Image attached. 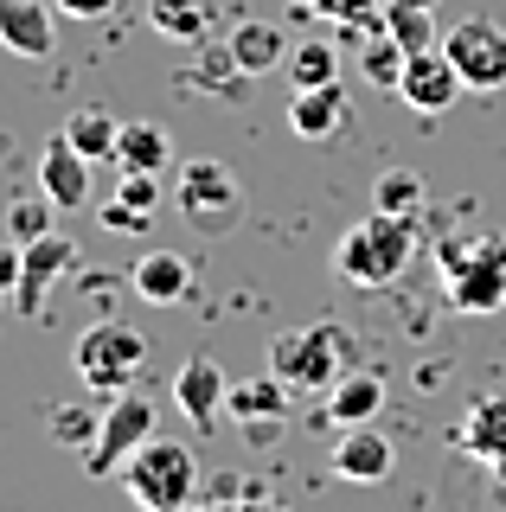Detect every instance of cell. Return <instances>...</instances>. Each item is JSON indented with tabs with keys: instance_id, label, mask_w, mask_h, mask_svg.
<instances>
[{
	"instance_id": "cell-1",
	"label": "cell",
	"mask_w": 506,
	"mask_h": 512,
	"mask_svg": "<svg viewBox=\"0 0 506 512\" xmlns=\"http://www.w3.org/2000/svg\"><path fill=\"white\" fill-rule=\"evenodd\" d=\"M410 256H417V218L366 212L334 244V276L353 282V288H385V282H398L410 269Z\"/></svg>"
},
{
	"instance_id": "cell-2",
	"label": "cell",
	"mask_w": 506,
	"mask_h": 512,
	"mask_svg": "<svg viewBox=\"0 0 506 512\" xmlns=\"http://www.w3.org/2000/svg\"><path fill=\"white\" fill-rule=\"evenodd\" d=\"M353 333L340 320H314V327L276 333L270 340V372L289 384V391H334V384L353 372Z\"/></svg>"
},
{
	"instance_id": "cell-3",
	"label": "cell",
	"mask_w": 506,
	"mask_h": 512,
	"mask_svg": "<svg viewBox=\"0 0 506 512\" xmlns=\"http://www.w3.org/2000/svg\"><path fill=\"white\" fill-rule=\"evenodd\" d=\"M116 480L141 512H180V506H193V493H199V455L186 442L154 436L148 448H135V455L122 461Z\"/></svg>"
},
{
	"instance_id": "cell-4",
	"label": "cell",
	"mask_w": 506,
	"mask_h": 512,
	"mask_svg": "<svg viewBox=\"0 0 506 512\" xmlns=\"http://www.w3.org/2000/svg\"><path fill=\"white\" fill-rule=\"evenodd\" d=\"M71 365H77V378H84L97 397L135 391L141 365H148V340H141V333L129 327V320L103 314L97 327H84V333H77V346H71Z\"/></svg>"
},
{
	"instance_id": "cell-5",
	"label": "cell",
	"mask_w": 506,
	"mask_h": 512,
	"mask_svg": "<svg viewBox=\"0 0 506 512\" xmlns=\"http://www.w3.org/2000/svg\"><path fill=\"white\" fill-rule=\"evenodd\" d=\"M436 256H442V288L462 314H494L506 301V237H455Z\"/></svg>"
},
{
	"instance_id": "cell-6",
	"label": "cell",
	"mask_w": 506,
	"mask_h": 512,
	"mask_svg": "<svg viewBox=\"0 0 506 512\" xmlns=\"http://www.w3.org/2000/svg\"><path fill=\"white\" fill-rule=\"evenodd\" d=\"M173 199H180V218L193 224V231L205 237H225L237 212H244V186H237V173L225 167V160H186L180 180H173Z\"/></svg>"
},
{
	"instance_id": "cell-7",
	"label": "cell",
	"mask_w": 506,
	"mask_h": 512,
	"mask_svg": "<svg viewBox=\"0 0 506 512\" xmlns=\"http://www.w3.org/2000/svg\"><path fill=\"white\" fill-rule=\"evenodd\" d=\"M148 442H154V404L141 391H116L103 404V423H97V442H90L84 468L97 480H116L122 461H129L135 448H148Z\"/></svg>"
},
{
	"instance_id": "cell-8",
	"label": "cell",
	"mask_w": 506,
	"mask_h": 512,
	"mask_svg": "<svg viewBox=\"0 0 506 512\" xmlns=\"http://www.w3.org/2000/svg\"><path fill=\"white\" fill-rule=\"evenodd\" d=\"M442 52L462 71L468 90H506V26H494L487 13H468L442 32Z\"/></svg>"
},
{
	"instance_id": "cell-9",
	"label": "cell",
	"mask_w": 506,
	"mask_h": 512,
	"mask_svg": "<svg viewBox=\"0 0 506 512\" xmlns=\"http://www.w3.org/2000/svg\"><path fill=\"white\" fill-rule=\"evenodd\" d=\"M462 71L449 64V52L442 45H430V52H410V64H404V84H398V96L417 116H449L455 103H462Z\"/></svg>"
},
{
	"instance_id": "cell-10",
	"label": "cell",
	"mask_w": 506,
	"mask_h": 512,
	"mask_svg": "<svg viewBox=\"0 0 506 512\" xmlns=\"http://www.w3.org/2000/svg\"><path fill=\"white\" fill-rule=\"evenodd\" d=\"M173 404H180V416L193 429H218V416H225V397H231V384H225V372H218V359L212 352H193V359L173 372Z\"/></svg>"
},
{
	"instance_id": "cell-11",
	"label": "cell",
	"mask_w": 506,
	"mask_h": 512,
	"mask_svg": "<svg viewBox=\"0 0 506 512\" xmlns=\"http://www.w3.org/2000/svg\"><path fill=\"white\" fill-rule=\"evenodd\" d=\"M26 250V269H20V288H13V308L20 314H45V295H52L58 276L77 269V244L71 237H39V244H20Z\"/></svg>"
},
{
	"instance_id": "cell-12",
	"label": "cell",
	"mask_w": 506,
	"mask_h": 512,
	"mask_svg": "<svg viewBox=\"0 0 506 512\" xmlns=\"http://www.w3.org/2000/svg\"><path fill=\"white\" fill-rule=\"evenodd\" d=\"M289 384H282L276 372H263V378H244V384H231V397H225V410H231V423H244L250 429V442H270L276 429H282V416H289Z\"/></svg>"
},
{
	"instance_id": "cell-13",
	"label": "cell",
	"mask_w": 506,
	"mask_h": 512,
	"mask_svg": "<svg viewBox=\"0 0 506 512\" xmlns=\"http://www.w3.org/2000/svg\"><path fill=\"white\" fill-rule=\"evenodd\" d=\"M52 0H0V45L13 58H52L58 52V20Z\"/></svg>"
},
{
	"instance_id": "cell-14",
	"label": "cell",
	"mask_w": 506,
	"mask_h": 512,
	"mask_svg": "<svg viewBox=\"0 0 506 512\" xmlns=\"http://www.w3.org/2000/svg\"><path fill=\"white\" fill-rule=\"evenodd\" d=\"M39 192L58 205V212L90 205V160L65 141V128H58V135L45 141V154H39Z\"/></svg>"
},
{
	"instance_id": "cell-15",
	"label": "cell",
	"mask_w": 506,
	"mask_h": 512,
	"mask_svg": "<svg viewBox=\"0 0 506 512\" xmlns=\"http://www.w3.org/2000/svg\"><path fill=\"white\" fill-rule=\"evenodd\" d=\"M391 468H398V448H391V436H378L372 423L346 429L334 442V474L353 480V487H378V480H391Z\"/></svg>"
},
{
	"instance_id": "cell-16",
	"label": "cell",
	"mask_w": 506,
	"mask_h": 512,
	"mask_svg": "<svg viewBox=\"0 0 506 512\" xmlns=\"http://www.w3.org/2000/svg\"><path fill=\"white\" fill-rule=\"evenodd\" d=\"M129 288L154 308H173L180 295H193V263L180 250H141L135 269H129Z\"/></svg>"
},
{
	"instance_id": "cell-17",
	"label": "cell",
	"mask_w": 506,
	"mask_h": 512,
	"mask_svg": "<svg viewBox=\"0 0 506 512\" xmlns=\"http://www.w3.org/2000/svg\"><path fill=\"white\" fill-rule=\"evenodd\" d=\"M180 84L186 90H199V96H218V103H231V96H244L250 84V71L231 58V45L218 39V45H193V58H186V71H180Z\"/></svg>"
},
{
	"instance_id": "cell-18",
	"label": "cell",
	"mask_w": 506,
	"mask_h": 512,
	"mask_svg": "<svg viewBox=\"0 0 506 512\" xmlns=\"http://www.w3.org/2000/svg\"><path fill=\"white\" fill-rule=\"evenodd\" d=\"M225 45H231V58L244 64L250 77H270V71H282L289 64V32H282L276 20H237L231 32H225Z\"/></svg>"
},
{
	"instance_id": "cell-19",
	"label": "cell",
	"mask_w": 506,
	"mask_h": 512,
	"mask_svg": "<svg viewBox=\"0 0 506 512\" xmlns=\"http://www.w3.org/2000/svg\"><path fill=\"white\" fill-rule=\"evenodd\" d=\"M289 128H295L302 141H327V135H340V128H346V90H340V84L295 90V103H289Z\"/></svg>"
},
{
	"instance_id": "cell-20",
	"label": "cell",
	"mask_w": 506,
	"mask_h": 512,
	"mask_svg": "<svg viewBox=\"0 0 506 512\" xmlns=\"http://www.w3.org/2000/svg\"><path fill=\"white\" fill-rule=\"evenodd\" d=\"M378 410H385V378H378V372H346L334 391H327V416H334L340 429L372 423Z\"/></svg>"
},
{
	"instance_id": "cell-21",
	"label": "cell",
	"mask_w": 506,
	"mask_h": 512,
	"mask_svg": "<svg viewBox=\"0 0 506 512\" xmlns=\"http://www.w3.org/2000/svg\"><path fill=\"white\" fill-rule=\"evenodd\" d=\"M65 141H71V148L90 160V167H97V160H116L122 122L109 116L103 103H84V109H71V116H65Z\"/></svg>"
},
{
	"instance_id": "cell-22",
	"label": "cell",
	"mask_w": 506,
	"mask_h": 512,
	"mask_svg": "<svg viewBox=\"0 0 506 512\" xmlns=\"http://www.w3.org/2000/svg\"><path fill=\"white\" fill-rule=\"evenodd\" d=\"M167 160H173V141L161 122H122V141H116L122 173H167Z\"/></svg>"
},
{
	"instance_id": "cell-23",
	"label": "cell",
	"mask_w": 506,
	"mask_h": 512,
	"mask_svg": "<svg viewBox=\"0 0 506 512\" xmlns=\"http://www.w3.org/2000/svg\"><path fill=\"white\" fill-rule=\"evenodd\" d=\"M378 26H385L404 52H430V45H442L436 39V0H391Z\"/></svg>"
},
{
	"instance_id": "cell-24",
	"label": "cell",
	"mask_w": 506,
	"mask_h": 512,
	"mask_svg": "<svg viewBox=\"0 0 506 512\" xmlns=\"http://www.w3.org/2000/svg\"><path fill=\"white\" fill-rule=\"evenodd\" d=\"M289 84L295 90H321V84H340V52H334V39H302L289 52Z\"/></svg>"
},
{
	"instance_id": "cell-25",
	"label": "cell",
	"mask_w": 506,
	"mask_h": 512,
	"mask_svg": "<svg viewBox=\"0 0 506 512\" xmlns=\"http://www.w3.org/2000/svg\"><path fill=\"white\" fill-rule=\"evenodd\" d=\"M404 64H410V52H404L398 39H391L385 26H372V32H366V45H359V71H366V84L398 90V84H404Z\"/></svg>"
},
{
	"instance_id": "cell-26",
	"label": "cell",
	"mask_w": 506,
	"mask_h": 512,
	"mask_svg": "<svg viewBox=\"0 0 506 512\" xmlns=\"http://www.w3.org/2000/svg\"><path fill=\"white\" fill-rule=\"evenodd\" d=\"M205 0H148V26L173 45H199L205 39Z\"/></svg>"
},
{
	"instance_id": "cell-27",
	"label": "cell",
	"mask_w": 506,
	"mask_h": 512,
	"mask_svg": "<svg viewBox=\"0 0 506 512\" xmlns=\"http://www.w3.org/2000/svg\"><path fill=\"white\" fill-rule=\"evenodd\" d=\"M462 448H474L481 461H506V397H487V404L468 410Z\"/></svg>"
},
{
	"instance_id": "cell-28",
	"label": "cell",
	"mask_w": 506,
	"mask_h": 512,
	"mask_svg": "<svg viewBox=\"0 0 506 512\" xmlns=\"http://www.w3.org/2000/svg\"><path fill=\"white\" fill-rule=\"evenodd\" d=\"M372 212H398V218H417L423 212V180L410 167H385L372 180Z\"/></svg>"
},
{
	"instance_id": "cell-29",
	"label": "cell",
	"mask_w": 506,
	"mask_h": 512,
	"mask_svg": "<svg viewBox=\"0 0 506 512\" xmlns=\"http://www.w3.org/2000/svg\"><path fill=\"white\" fill-rule=\"evenodd\" d=\"M52 212H58V205L45 199V192L13 199L7 205V237H13V244H39V237H52Z\"/></svg>"
},
{
	"instance_id": "cell-30",
	"label": "cell",
	"mask_w": 506,
	"mask_h": 512,
	"mask_svg": "<svg viewBox=\"0 0 506 512\" xmlns=\"http://www.w3.org/2000/svg\"><path fill=\"white\" fill-rule=\"evenodd\" d=\"M97 423H103V410L90 416V410H52V442H65V448H84L90 455V442H97Z\"/></svg>"
},
{
	"instance_id": "cell-31",
	"label": "cell",
	"mask_w": 506,
	"mask_h": 512,
	"mask_svg": "<svg viewBox=\"0 0 506 512\" xmlns=\"http://www.w3.org/2000/svg\"><path fill=\"white\" fill-rule=\"evenodd\" d=\"M116 199L154 218V205H161V173H122V180H116Z\"/></svg>"
},
{
	"instance_id": "cell-32",
	"label": "cell",
	"mask_w": 506,
	"mask_h": 512,
	"mask_svg": "<svg viewBox=\"0 0 506 512\" xmlns=\"http://www.w3.org/2000/svg\"><path fill=\"white\" fill-rule=\"evenodd\" d=\"M385 7L391 0H327L321 13H334V20H346V26H372V20H385Z\"/></svg>"
},
{
	"instance_id": "cell-33",
	"label": "cell",
	"mask_w": 506,
	"mask_h": 512,
	"mask_svg": "<svg viewBox=\"0 0 506 512\" xmlns=\"http://www.w3.org/2000/svg\"><path fill=\"white\" fill-rule=\"evenodd\" d=\"M97 218H103V231H148V212H135V205H122L116 192H109V205H97Z\"/></svg>"
},
{
	"instance_id": "cell-34",
	"label": "cell",
	"mask_w": 506,
	"mask_h": 512,
	"mask_svg": "<svg viewBox=\"0 0 506 512\" xmlns=\"http://www.w3.org/2000/svg\"><path fill=\"white\" fill-rule=\"evenodd\" d=\"M52 7H58V13H71V20H109L122 0H52Z\"/></svg>"
},
{
	"instance_id": "cell-35",
	"label": "cell",
	"mask_w": 506,
	"mask_h": 512,
	"mask_svg": "<svg viewBox=\"0 0 506 512\" xmlns=\"http://www.w3.org/2000/svg\"><path fill=\"white\" fill-rule=\"evenodd\" d=\"M20 269H26V250L20 244H0V295L20 288Z\"/></svg>"
},
{
	"instance_id": "cell-36",
	"label": "cell",
	"mask_w": 506,
	"mask_h": 512,
	"mask_svg": "<svg viewBox=\"0 0 506 512\" xmlns=\"http://www.w3.org/2000/svg\"><path fill=\"white\" fill-rule=\"evenodd\" d=\"M84 288H90V301H97V314H109V301H116V288H122V282H116V276H90Z\"/></svg>"
},
{
	"instance_id": "cell-37",
	"label": "cell",
	"mask_w": 506,
	"mask_h": 512,
	"mask_svg": "<svg viewBox=\"0 0 506 512\" xmlns=\"http://www.w3.org/2000/svg\"><path fill=\"white\" fill-rule=\"evenodd\" d=\"M237 512H289V506H282V500H244Z\"/></svg>"
},
{
	"instance_id": "cell-38",
	"label": "cell",
	"mask_w": 506,
	"mask_h": 512,
	"mask_svg": "<svg viewBox=\"0 0 506 512\" xmlns=\"http://www.w3.org/2000/svg\"><path fill=\"white\" fill-rule=\"evenodd\" d=\"M180 512H231V506H199V500H193V506H180Z\"/></svg>"
},
{
	"instance_id": "cell-39",
	"label": "cell",
	"mask_w": 506,
	"mask_h": 512,
	"mask_svg": "<svg viewBox=\"0 0 506 512\" xmlns=\"http://www.w3.org/2000/svg\"><path fill=\"white\" fill-rule=\"evenodd\" d=\"M308 7H327V0H308Z\"/></svg>"
},
{
	"instance_id": "cell-40",
	"label": "cell",
	"mask_w": 506,
	"mask_h": 512,
	"mask_svg": "<svg viewBox=\"0 0 506 512\" xmlns=\"http://www.w3.org/2000/svg\"><path fill=\"white\" fill-rule=\"evenodd\" d=\"M0 301H7V295H0Z\"/></svg>"
}]
</instances>
